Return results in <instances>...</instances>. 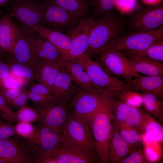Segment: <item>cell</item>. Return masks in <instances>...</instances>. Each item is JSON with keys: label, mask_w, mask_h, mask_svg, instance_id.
<instances>
[{"label": "cell", "mask_w": 163, "mask_h": 163, "mask_svg": "<svg viewBox=\"0 0 163 163\" xmlns=\"http://www.w3.org/2000/svg\"><path fill=\"white\" fill-rule=\"evenodd\" d=\"M3 119H4L3 118V117H2V115L0 114V120H3Z\"/></svg>", "instance_id": "c3c4849f"}, {"label": "cell", "mask_w": 163, "mask_h": 163, "mask_svg": "<svg viewBox=\"0 0 163 163\" xmlns=\"http://www.w3.org/2000/svg\"><path fill=\"white\" fill-rule=\"evenodd\" d=\"M28 90L41 95L53 97L50 91L45 85L39 82L32 84Z\"/></svg>", "instance_id": "b9f144b4"}, {"label": "cell", "mask_w": 163, "mask_h": 163, "mask_svg": "<svg viewBox=\"0 0 163 163\" xmlns=\"http://www.w3.org/2000/svg\"><path fill=\"white\" fill-rule=\"evenodd\" d=\"M143 111L138 108L131 107L126 121L122 123L127 126L138 129L142 119Z\"/></svg>", "instance_id": "8d00e7d4"}, {"label": "cell", "mask_w": 163, "mask_h": 163, "mask_svg": "<svg viewBox=\"0 0 163 163\" xmlns=\"http://www.w3.org/2000/svg\"><path fill=\"white\" fill-rule=\"evenodd\" d=\"M10 73L8 64L0 58V86L5 85L4 82L8 77Z\"/></svg>", "instance_id": "7bdbcfd3"}, {"label": "cell", "mask_w": 163, "mask_h": 163, "mask_svg": "<svg viewBox=\"0 0 163 163\" xmlns=\"http://www.w3.org/2000/svg\"><path fill=\"white\" fill-rule=\"evenodd\" d=\"M82 18H87L89 12L88 0H47Z\"/></svg>", "instance_id": "83f0119b"}, {"label": "cell", "mask_w": 163, "mask_h": 163, "mask_svg": "<svg viewBox=\"0 0 163 163\" xmlns=\"http://www.w3.org/2000/svg\"><path fill=\"white\" fill-rule=\"evenodd\" d=\"M94 18H82L77 26L70 30L67 35L70 40V46L67 53L62 58L66 60L76 62L85 53L88 45L90 31Z\"/></svg>", "instance_id": "7c38bea8"}, {"label": "cell", "mask_w": 163, "mask_h": 163, "mask_svg": "<svg viewBox=\"0 0 163 163\" xmlns=\"http://www.w3.org/2000/svg\"><path fill=\"white\" fill-rule=\"evenodd\" d=\"M31 29L51 43L56 48L61 57L68 52L71 42L67 35H64L61 32L41 25L34 27Z\"/></svg>", "instance_id": "7402d4cb"}, {"label": "cell", "mask_w": 163, "mask_h": 163, "mask_svg": "<svg viewBox=\"0 0 163 163\" xmlns=\"http://www.w3.org/2000/svg\"><path fill=\"white\" fill-rule=\"evenodd\" d=\"M25 139L35 157L63 144L62 134L40 125L35 128L31 136Z\"/></svg>", "instance_id": "4fadbf2b"}, {"label": "cell", "mask_w": 163, "mask_h": 163, "mask_svg": "<svg viewBox=\"0 0 163 163\" xmlns=\"http://www.w3.org/2000/svg\"><path fill=\"white\" fill-rule=\"evenodd\" d=\"M59 61L68 72L74 82L79 88L85 89H98L79 63L66 60L62 57Z\"/></svg>", "instance_id": "44dd1931"}, {"label": "cell", "mask_w": 163, "mask_h": 163, "mask_svg": "<svg viewBox=\"0 0 163 163\" xmlns=\"http://www.w3.org/2000/svg\"><path fill=\"white\" fill-rule=\"evenodd\" d=\"M136 3V0H116L115 7L121 9H130L133 8Z\"/></svg>", "instance_id": "ee69618b"}, {"label": "cell", "mask_w": 163, "mask_h": 163, "mask_svg": "<svg viewBox=\"0 0 163 163\" xmlns=\"http://www.w3.org/2000/svg\"><path fill=\"white\" fill-rule=\"evenodd\" d=\"M87 72L95 85L106 94L116 97L123 90L130 89L129 84L106 72L100 64L92 60L85 53L77 59Z\"/></svg>", "instance_id": "277c9868"}, {"label": "cell", "mask_w": 163, "mask_h": 163, "mask_svg": "<svg viewBox=\"0 0 163 163\" xmlns=\"http://www.w3.org/2000/svg\"><path fill=\"white\" fill-rule=\"evenodd\" d=\"M159 143L143 134L142 144L145 156L149 163L157 162L161 158L162 150H157L156 149Z\"/></svg>", "instance_id": "d6a6232c"}, {"label": "cell", "mask_w": 163, "mask_h": 163, "mask_svg": "<svg viewBox=\"0 0 163 163\" xmlns=\"http://www.w3.org/2000/svg\"><path fill=\"white\" fill-rule=\"evenodd\" d=\"M17 136L0 139V163H34L35 155L25 139Z\"/></svg>", "instance_id": "9c48e42d"}, {"label": "cell", "mask_w": 163, "mask_h": 163, "mask_svg": "<svg viewBox=\"0 0 163 163\" xmlns=\"http://www.w3.org/2000/svg\"><path fill=\"white\" fill-rule=\"evenodd\" d=\"M99 162L97 155L63 144L35 157V163H93Z\"/></svg>", "instance_id": "ba28073f"}, {"label": "cell", "mask_w": 163, "mask_h": 163, "mask_svg": "<svg viewBox=\"0 0 163 163\" xmlns=\"http://www.w3.org/2000/svg\"><path fill=\"white\" fill-rule=\"evenodd\" d=\"M145 111L156 118L160 124L163 121V101L154 95L146 92L141 94Z\"/></svg>", "instance_id": "4316f807"}, {"label": "cell", "mask_w": 163, "mask_h": 163, "mask_svg": "<svg viewBox=\"0 0 163 163\" xmlns=\"http://www.w3.org/2000/svg\"><path fill=\"white\" fill-rule=\"evenodd\" d=\"M16 1H23L24 0H16Z\"/></svg>", "instance_id": "681fc988"}, {"label": "cell", "mask_w": 163, "mask_h": 163, "mask_svg": "<svg viewBox=\"0 0 163 163\" xmlns=\"http://www.w3.org/2000/svg\"><path fill=\"white\" fill-rule=\"evenodd\" d=\"M131 107L139 108L143 105L141 94L138 91L130 89L123 90L116 97Z\"/></svg>", "instance_id": "836d02e7"}, {"label": "cell", "mask_w": 163, "mask_h": 163, "mask_svg": "<svg viewBox=\"0 0 163 163\" xmlns=\"http://www.w3.org/2000/svg\"><path fill=\"white\" fill-rule=\"evenodd\" d=\"M131 62L133 70L148 76H163V62L152 60L143 57H130Z\"/></svg>", "instance_id": "cb8c5ba5"}, {"label": "cell", "mask_w": 163, "mask_h": 163, "mask_svg": "<svg viewBox=\"0 0 163 163\" xmlns=\"http://www.w3.org/2000/svg\"><path fill=\"white\" fill-rule=\"evenodd\" d=\"M107 96V94L98 89L77 88L70 101L71 114L91 130L95 114Z\"/></svg>", "instance_id": "3957f363"}, {"label": "cell", "mask_w": 163, "mask_h": 163, "mask_svg": "<svg viewBox=\"0 0 163 163\" xmlns=\"http://www.w3.org/2000/svg\"><path fill=\"white\" fill-rule=\"evenodd\" d=\"M138 129L148 137L161 144L163 142V128L161 124L145 110Z\"/></svg>", "instance_id": "484cf974"}, {"label": "cell", "mask_w": 163, "mask_h": 163, "mask_svg": "<svg viewBox=\"0 0 163 163\" xmlns=\"http://www.w3.org/2000/svg\"><path fill=\"white\" fill-rule=\"evenodd\" d=\"M26 26L20 28L12 54L10 55L14 60L31 69L34 72L40 62L35 48L33 31Z\"/></svg>", "instance_id": "30bf717a"}, {"label": "cell", "mask_w": 163, "mask_h": 163, "mask_svg": "<svg viewBox=\"0 0 163 163\" xmlns=\"http://www.w3.org/2000/svg\"><path fill=\"white\" fill-rule=\"evenodd\" d=\"M9 0H0V7L6 4Z\"/></svg>", "instance_id": "bcb514c9"}, {"label": "cell", "mask_w": 163, "mask_h": 163, "mask_svg": "<svg viewBox=\"0 0 163 163\" xmlns=\"http://www.w3.org/2000/svg\"><path fill=\"white\" fill-rule=\"evenodd\" d=\"M8 104L0 94V113L3 118L11 122L18 121L15 114L8 106Z\"/></svg>", "instance_id": "f35d334b"}, {"label": "cell", "mask_w": 163, "mask_h": 163, "mask_svg": "<svg viewBox=\"0 0 163 163\" xmlns=\"http://www.w3.org/2000/svg\"><path fill=\"white\" fill-rule=\"evenodd\" d=\"M44 12V5L24 2L14 6L9 15L32 29L40 25Z\"/></svg>", "instance_id": "2e32d148"}, {"label": "cell", "mask_w": 163, "mask_h": 163, "mask_svg": "<svg viewBox=\"0 0 163 163\" xmlns=\"http://www.w3.org/2000/svg\"><path fill=\"white\" fill-rule=\"evenodd\" d=\"M70 101L53 98L43 104H35L34 109L38 115L39 125L62 134V128L71 114Z\"/></svg>", "instance_id": "5b68a950"}, {"label": "cell", "mask_w": 163, "mask_h": 163, "mask_svg": "<svg viewBox=\"0 0 163 163\" xmlns=\"http://www.w3.org/2000/svg\"><path fill=\"white\" fill-rule=\"evenodd\" d=\"M12 123L0 120V139H7L17 135Z\"/></svg>", "instance_id": "60d3db41"}, {"label": "cell", "mask_w": 163, "mask_h": 163, "mask_svg": "<svg viewBox=\"0 0 163 163\" xmlns=\"http://www.w3.org/2000/svg\"><path fill=\"white\" fill-rule=\"evenodd\" d=\"M101 53L98 62L110 74L122 77L129 81L133 79L138 73L133 70L130 61L120 51L108 49Z\"/></svg>", "instance_id": "8fae6325"}, {"label": "cell", "mask_w": 163, "mask_h": 163, "mask_svg": "<svg viewBox=\"0 0 163 163\" xmlns=\"http://www.w3.org/2000/svg\"><path fill=\"white\" fill-rule=\"evenodd\" d=\"M15 113L18 122L31 123L38 119V115L35 110L25 105L18 108Z\"/></svg>", "instance_id": "d590c367"}, {"label": "cell", "mask_w": 163, "mask_h": 163, "mask_svg": "<svg viewBox=\"0 0 163 163\" xmlns=\"http://www.w3.org/2000/svg\"><path fill=\"white\" fill-rule=\"evenodd\" d=\"M0 94L8 104L14 107L25 105L28 99L27 91L7 88L5 85L0 86Z\"/></svg>", "instance_id": "f1b7e54d"}, {"label": "cell", "mask_w": 163, "mask_h": 163, "mask_svg": "<svg viewBox=\"0 0 163 163\" xmlns=\"http://www.w3.org/2000/svg\"><path fill=\"white\" fill-rule=\"evenodd\" d=\"M44 6V14L40 25L52 30L61 32L83 18L50 2Z\"/></svg>", "instance_id": "5bb4252c"}, {"label": "cell", "mask_w": 163, "mask_h": 163, "mask_svg": "<svg viewBox=\"0 0 163 163\" xmlns=\"http://www.w3.org/2000/svg\"><path fill=\"white\" fill-rule=\"evenodd\" d=\"M123 139L129 144L136 147L142 143L143 133L138 129L123 124H112Z\"/></svg>", "instance_id": "f546056e"}, {"label": "cell", "mask_w": 163, "mask_h": 163, "mask_svg": "<svg viewBox=\"0 0 163 163\" xmlns=\"http://www.w3.org/2000/svg\"><path fill=\"white\" fill-rule=\"evenodd\" d=\"M113 118L109 105V96L107 95L96 111L91 126L95 149L101 163H108V146L113 128Z\"/></svg>", "instance_id": "7a4b0ae2"}, {"label": "cell", "mask_w": 163, "mask_h": 163, "mask_svg": "<svg viewBox=\"0 0 163 163\" xmlns=\"http://www.w3.org/2000/svg\"><path fill=\"white\" fill-rule=\"evenodd\" d=\"M60 65L59 60L54 63L40 62L35 71V80L46 86L52 93L53 84Z\"/></svg>", "instance_id": "d4e9b609"}, {"label": "cell", "mask_w": 163, "mask_h": 163, "mask_svg": "<svg viewBox=\"0 0 163 163\" xmlns=\"http://www.w3.org/2000/svg\"><path fill=\"white\" fill-rule=\"evenodd\" d=\"M125 28L123 19L116 13L111 12L94 18L90 31L88 46L85 53L91 59L122 35Z\"/></svg>", "instance_id": "6da1fadb"}, {"label": "cell", "mask_w": 163, "mask_h": 163, "mask_svg": "<svg viewBox=\"0 0 163 163\" xmlns=\"http://www.w3.org/2000/svg\"><path fill=\"white\" fill-rule=\"evenodd\" d=\"M127 81L131 90L152 94L163 101V78L158 76H143L137 74Z\"/></svg>", "instance_id": "e0dca14e"}, {"label": "cell", "mask_w": 163, "mask_h": 163, "mask_svg": "<svg viewBox=\"0 0 163 163\" xmlns=\"http://www.w3.org/2000/svg\"><path fill=\"white\" fill-rule=\"evenodd\" d=\"M1 13H2V11L0 9V15L1 14Z\"/></svg>", "instance_id": "f907efd6"}, {"label": "cell", "mask_w": 163, "mask_h": 163, "mask_svg": "<svg viewBox=\"0 0 163 163\" xmlns=\"http://www.w3.org/2000/svg\"><path fill=\"white\" fill-rule=\"evenodd\" d=\"M146 158L142 144L138 146L129 155L126 157L121 163H149Z\"/></svg>", "instance_id": "74e56055"}, {"label": "cell", "mask_w": 163, "mask_h": 163, "mask_svg": "<svg viewBox=\"0 0 163 163\" xmlns=\"http://www.w3.org/2000/svg\"><path fill=\"white\" fill-rule=\"evenodd\" d=\"M163 24V4L148 5L141 9L130 23L133 31H146L159 28Z\"/></svg>", "instance_id": "9a60e30c"}, {"label": "cell", "mask_w": 163, "mask_h": 163, "mask_svg": "<svg viewBox=\"0 0 163 163\" xmlns=\"http://www.w3.org/2000/svg\"><path fill=\"white\" fill-rule=\"evenodd\" d=\"M145 3L148 5L157 4L161 2L162 0H142Z\"/></svg>", "instance_id": "f6af8a7d"}, {"label": "cell", "mask_w": 163, "mask_h": 163, "mask_svg": "<svg viewBox=\"0 0 163 163\" xmlns=\"http://www.w3.org/2000/svg\"><path fill=\"white\" fill-rule=\"evenodd\" d=\"M34 129L33 126L29 123L19 122L14 126L17 135L25 139L31 136L33 134Z\"/></svg>", "instance_id": "ab89813d"}, {"label": "cell", "mask_w": 163, "mask_h": 163, "mask_svg": "<svg viewBox=\"0 0 163 163\" xmlns=\"http://www.w3.org/2000/svg\"><path fill=\"white\" fill-rule=\"evenodd\" d=\"M1 24H2V20L0 18V30H1ZM3 56L2 51H1L0 48V58H2V57Z\"/></svg>", "instance_id": "7dc6e473"}, {"label": "cell", "mask_w": 163, "mask_h": 163, "mask_svg": "<svg viewBox=\"0 0 163 163\" xmlns=\"http://www.w3.org/2000/svg\"><path fill=\"white\" fill-rule=\"evenodd\" d=\"M34 45L39 61L44 63L59 62L61 56L54 45L40 35L34 34Z\"/></svg>", "instance_id": "603a6c76"}, {"label": "cell", "mask_w": 163, "mask_h": 163, "mask_svg": "<svg viewBox=\"0 0 163 163\" xmlns=\"http://www.w3.org/2000/svg\"><path fill=\"white\" fill-rule=\"evenodd\" d=\"M10 72L28 82L35 80V74L31 69L14 60L10 56L7 58Z\"/></svg>", "instance_id": "1f68e13d"}, {"label": "cell", "mask_w": 163, "mask_h": 163, "mask_svg": "<svg viewBox=\"0 0 163 163\" xmlns=\"http://www.w3.org/2000/svg\"><path fill=\"white\" fill-rule=\"evenodd\" d=\"M116 0H89L93 7L94 18L112 12Z\"/></svg>", "instance_id": "e575fe53"}, {"label": "cell", "mask_w": 163, "mask_h": 163, "mask_svg": "<svg viewBox=\"0 0 163 163\" xmlns=\"http://www.w3.org/2000/svg\"><path fill=\"white\" fill-rule=\"evenodd\" d=\"M62 135L63 144L97 156L91 129L71 114L62 128Z\"/></svg>", "instance_id": "8992f818"}, {"label": "cell", "mask_w": 163, "mask_h": 163, "mask_svg": "<svg viewBox=\"0 0 163 163\" xmlns=\"http://www.w3.org/2000/svg\"><path fill=\"white\" fill-rule=\"evenodd\" d=\"M137 147L133 146L127 143L113 126L109 144L108 163H121Z\"/></svg>", "instance_id": "ffe728a7"}, {"label": "cell", "mask_w": 163, "mask_h": 163, "mask_svg": "<svg viewBox=\"0 0 163 163\" xmlns=\"http://www.w3.org/2000/svg\"><path fill=\"white\" fill-rule=\"evenodd\" d=\"M129 58L143 57L163 62V39L157 41L146 49L139 52L127 51Z\"/></svg>", "instance_id": "4dcf8cb0"}, {"label": "cell", "mask_w": 163, "mask_h": 163, "mask_svg": "<svg viewBox=\"0 0 163 163\" xmlns=\"http://www.w3.org/2000/svg\"><path fill=\"white\" fill-rule=\"evenodd\" d=\"M163 39V26L153 30L133 31L122 35L109 45L104 50L114 49L120 51L139 52L146 49L154 43Z\"/></svg>", "instance_id": "52a82bcc"}, {"label": "cell", "mask_w": 163, "mask_h": 163, "mask_svg": "<svg viewBox=\"0 0 163 163\" xmlns=\"http://www.w3.org/2000/svg\"><path fill=\"white\" fill-rule=\"evenodd\" d=\"M60 63L59 70L53 84L52 94L54 98L70 101L77 88L69 73Z\"/></svg>", "instance_id": "ac0fdd59"}, {"label": "cell", "mask_w": 163, "mask_h": 163, "mask_svg": "<svg viewBox=\"0 0 163 163\" xmlns=\"http://www.w3.org/2000/svg\"><path fill=\"white\" fill-rule=\"evenodd\" d=\"M1 20L0 48L3 56L6 53L11 55L19 34L20 28L13 22L9 15H4Z\"/></svg>", "instance_id": "d6986e66"}]
</instances>
